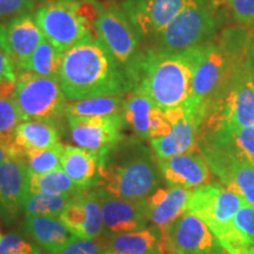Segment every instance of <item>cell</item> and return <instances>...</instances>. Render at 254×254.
<instances>
[{"mask_svg":"<svg viewBox=\"0 0 254 254\" xmlns=\"http://www.w3.org/2000/svg\"><path fill=\"white\" fill-rule=\"evenodd\" d=\"M0 254H41V251L20 233L11 232L0 240Z\"/></svg>","mask_w":254,"mask_h":254,"instance_id":"836d02e7","label":"cell"},{"mask_svg":"<svg viewBox=\"0 0 254 254\" xmlns=\"http://www.w3.org/2000/svg\"><path fill=\"white\" fill-rule=\"evenodd\" d=\"M1 238H2V237H1V234H0V240H1Z\"/></svg>","mask_w":254,"mask_h":254,"instance_id":"7bdbcfd3","label":"cell"},{"mask_svg":"<svg viewBox=\"0 0 254 254\" xmlns=\"http://www.w3.org/2000/svg\"><path fill=\"white\" fill-rule=\"evenodd\" d=\"M104 239L110 254H165L161 231L157 226L104 237Z\"/></svg>","mask_w":254,"mask_h":254,"instance_id":"d4e9b609","label":"cell"},{"mask_svg":"<svg viewBox=\"0 0 254 254\" xmlns=\"http://www.w3.org/2000/svg\"><path fill=\"white\" fill-rule=\"evenodd\" d=\"M199 141L211 142L254 166V126L241 128H200Z\"/></svg>","mask_w":254,"mask_h":254,"instance_id":"cb8c5ba5","label":"cell"},{"mask_svg":"<svg viewBox=\"0 0 254 254\" xmlns=\"http://www.w3.org/2000/svg\"><path fill=\"white\" fill-rule=\"evenodd\" d=\"M212 4L213 5H222V4H228L230 2V0H211Z\"/></svg>","mask_w":254,"mask_h":254,"instance_id":"60d3db41","label":"cell"},{"mask_svg":"<svg viewBox=\"0 0 254 254\" xmlns=\"http://www.w3.org/2000/svg\"><path fill=\"white\" fill-rule=\"evenodd\" d=\"M40 0H0V20L32 13Z\"/></svg>","mask_w":254,"mask_h":254,"instance_id":"d590c367","label":"cell"},{"mask_svg":"<svg viewBox=\"0 0 254 254\" xmlns=\"http://www.w3.org/2000/svg\"><path fill=\"white\" fill-rule=\"evenodd\" d=\"M190 190L172 187L158 189L146 198L147 217L153 226L163 230L187 212Z\"/></svg>","mask_w":254,"mask_h":254,"instance_id":"44dd1931","label":"cell"},{"mask_svg":"<svg viewBox=\"0 0 254 254\" xmlns=\"http://www.w3.org/2000/svg\"><path fill=\"white\" fill-rule=\"evenodd\" d=\"M215 17L207 0H190L185 8L157 34V49L185 51L211 44L215 34Z\"/></svg>","mask_w":254,"mask_h":254,"instance_id":"52a82bcc","label":"cell"},{"mask_svg":"<svg viewBox=\"0 0 254 254\" xmlns=\"http://www.w3.org/2000/svg\"><path fill=\"white\" fill-rule=\"evenodd\" d=\"M105 254H110V253H107V251H106V253H105Z\"/></svg>","mask_w":254,"mask_h":254,"instance_id":"ee69618b","label":"cell"},{"mask_svg":"<svg viewBox=\"0 0 254 254\" xmlns=\"http://www.w3.org/2000/svg\"><path fill=\"white\" fill-rule=\"evenodd\" d=\"M97 190L103 215V237H112L147 227L150 220L145 199L127 200L110 194L100 187H97Z\"/></svg>","mask_w":254,"mask_h":254,"instance_id":"5bb4252c","label":"cell"},{"mask_svg":"<svg viewBox=\"0 0 254 254\" xmlns=\"http://www.w3.org/2000/svg\"><path fill=\"white\" fill-rule=\"evenodd\" d=\"M30 192L52 195H74L80 190L62 167L43 174L30 173Z\"/></svg>","mask_w":254,"mask_h":254,"instance_id":"f1b7e54d","label":"cell"},{"mask_svg":"<svg viewBox=\"0 0 254 254\" xmlns=\"http://www.w3.org/2000/svg\"><path fill=\"white\" fill-rule=\"evenodd\" d=\"M25 228L38 245L51 254L60 252L77 239L59 217L26 215Z\"/></svg>","mask_w":254,"mask_h":254,"instance_id":"603a6c76","label":"cell"},{"mask_svg":"<svg viewBox=\"0 0 254 254\" xmlns=\"http://www.w3.org/2000/svg\"><path fill=\"white\" fill-rule=\"evenodd\" d=\"M247 254H254V246L250 247L249 251H247Z\"/></svg>","mask_w":254,"mask_h":254,"instance_id":"b9f144b4","label":"cell"},{"mask_svg":"<svg viewBox=\"0 0 254 254\" xmlns=\"http://www.w3.org/2000/svg\"><path fill=\"white\" fill-rule=\"evenodd\" d=\"M73 195H52L44 193H28L24 204L25 215H51L59 217Z\"/></svg>","mask_w":254,"mask_h":254,"instance_id":"4dcf8cb0","label":"cell"},{"mask_svg":"<svg viewBox=\"0 0 254 254\" xmlns=\"http://www.w3.org/2000/svg\"><path fill=\"white\" fill-rule=\"evenodd\" d=\"M219 243L228 254H247L250 247L254 246V206L244 202Z\"/></svg>","mask_w":254,"mask_h":254,"instance_id":"4316f807","label":"cell"},{"mask_svg":"<svg viewBox=\"0 0 254 254\" xmlns=\"http://www.w3.org/2000/svg\"><path fill=\"white\" fill-rule=\"evenodd\" d=\"M158 160L138 140H122L100 157L98 186L127 200H142L160 185Z\"/></svg>","mask_w":254,"mask_h":254,"instance_id":"3957f363","label":"cell"},{"mask_svg":"<svg viewBox=\"0 0 254 254\" xmlns=\"http://www.w3.org/2000/svg\"><path fill=\"white\" fill-rule=\"evenodd\" d=\"M171 131L168 134L151 139V147L157 159H168L199 150L201 123L186 105L165 111Z\"/></svg>","mask_w":254,"mask_h":254,"instance_id":"4fadbf2b","label":"cell"},{"mask_svg":"<svg viewBox=\"0 0 254 254\" xmlns=\"http://www.w3.org/2000/svg\"><path fill=\"white\" fill-rule=\"evenodd\" d=\"M244 202L236 190L220 182H211L190 190L187 212L201 219L219 240L230 230Z\"/></svg>","mask_w":254,"mask_h":254,"instance_id":"ba28073f","label":"cell"},{"mask_svg":"<svg viewBox=\"0 0 254 254\" xmlns=\"http://www.w3.org/2000/svg\"><path fill=\"white\" fill-rule=\"evenodd\" d=\"M124 118L140 139L151 140L166 135L171 131V123L165 111L139 92H128L126 94Z\"/></svg>","mask_w":254,"mask_h":254,"instance_id":"d6986e66","label":"cell"},{"mask_svg":"<svg viewBox=\"0 0 254 254\" xmlns=\"http://www.w3.org/2000/svg\"><path fill=\"white\" fill-rule=\"evenodd\" d=\"M246 67H247V71H249V73L251 74V77L254 79V39L252 41V44H251L249 56H247Z\"/></svg>","mask_w":254,"mask_h":254,"instance_id":"ab89813d","label":"cell"},{"mask_svg":"<svg viewBox=\"0 0 254 254\" xmlns=\"http://www.w3.org/2000/svg\"><path fill=\"white\" fill-rule=\"evenodd\" d=\"M58 78L68 100L131 92L123 69L98 37L87 38L64 53Z\"/></svg>","mask_w":254,"mask_h":254,"instance_id":"7a4b0ae2","label":"cell"},{"mask_svg":"<svg viewBox=\"0 0 254 254\" xmlns=\"http://www.w3.org/2000/svg\"><path fill=\"white\" fill-rule=\"evenodd\" d=\"M249 126H254V79L246 67L236 75L200 128H241Z\"/></svg>","mask_w":254,"mask_h":254,"instance_id":"9c48e42d","label":"cell"},{"mask_svg":"<svg viewBox=\"0 0 254 254\" xmlns=\"http://www.w3.org/2000/svg\"><path fill=\"white\" fill-rule=\"evenodd\" d=\"M59 219L77 238L98 239L103 237V215L97 187L73 195Z\"/></svg>","mask_w":254,"mask_h":254,"instance_id":"9a60e30c","label":"cell"},{"mask_svg":"<svg viewBox=\"0 0 254 254\" xmlns=\"http://www.w3.org/2000/svg\"><path fill=\"white\" fill-rule=\"evenodd\" d=\"M30 193V168L25 157H9L0 165V211L7 221L18 218Z\"/></svg>","mask_w":254,"mask_h":254,"instance_id":"ac0fdd59","label":"cell"},{"mask_svg":"<svg viewBox=\"0 0 254 254\" xmlns=\"http://www.w3.org/2000/svg\"><path fill=\"white\" fill-rule=\"evenodd\" d=\"M100 157L95 152L65 145L60 165L80 190L94 189L99 182Z\"/></svg>","mask_w":254,"mask_h":254,"instance_id":"7402d4cb","label":"cell"},{"mask_svg":"<svg viewBox=\"0 0 254 254\" xmlns=\"http://www.w3.org/2000/svg\"><path fill=\"white\" fill-rule=\"evenodd\" d=\"M59 131L55 123L31 119L19 124L13 134V146L25 157L27 153L58 144Z\"/></svg>","mask_w":254,"mask_h":254,"instance_id":"484cf974","label":"cell"},{"mask_svg":"<svg viewBox=\"0 0 254 254\" xmlns=\"http://www.w3.org/2000/svg\"><path fill=\"white\" fill-rule=\"evenodd\" d=\"M23 122L12 98L0 95V141L13 145V134Z\"/></svg>","mask_w":254,"mask_h":254,"instance_id":"d6a6232c","label":"cell"},{"mask_svg":"<svg viewBox=\"0 0 254 254\" xmlns=\"http://www.w3.org/2000/svg\"><path fill=\"white\" fill-rule=\"evenodd\" d=\"M95 31L98 39L106 47L127 78V73L140 52L139 31L129 21L123 8L114 6L99 7Z\"/></svg>","mask_w":254,"mask_h":254,"instance_id":"30bf717a","label":"cell"},{"mask_svg":"<svg viewBox=\"0 0 254 254\" xmlns=\"http://www.w3.org/2000/svg\"><path fill=\"white\" fill-rule=\"evenodd\" d=\"M14 64L8 58L0 45V86L5 82H13L17 79V71Z\"/></svg>","mask_w":254,"mask_h":254,"instance_id":"74e56055","label":"cell"},{"mask_svg":"<svg viewBox=\"0 0 254 254\" xmlns=\"http://www.w3.org/2000/svg\"><path fill=\"white\" fill-rule=\"evenodd\" d=\"M160 231L165 254H228L207 225L189 212Z\"/></svg>","mask_w":254,"mask_h":254,"instance_id":"8fae6325","label":"cell"},{"mask_svg":"<svg viewBox=\"0 0 254 254\" xmlns=\"http://www.w3.org/2000/svg\"><path fill=\"white\" fill-rule=\"evenodd\" d=\"M63 57V52H60L50 41L44 39L33 55L19 68V71L23 69L45 77H58Z\"/></svg>","mask_w":254,"mask_h":254,"instance_id":"f546056e","label":"cell"},{"mask_svg":"<svg viewBox=\"0 0 254 254\" xmlns=\"http://www.w3.org/2000/svg\"><path fill=\"white\" fill-rule=\"evenodd\" d=\"M99 7L93 0H49L38 7L34 19L45 39L65 53L80 41L98 37Z\"/></svg>","mask_w":254,"mask_h":254,"instance_id":"277c9868","label":"cell"},{"mask_svg":"<svg viewBox=\"0 0 254 254\" xmlns=\"http://www.w3.org/2000/svg\"><path fill=\"white\" fill-rule=\"evenodd\" d=\"M12 99L23 122L38 119L56 124L66 117L68 101L58 77H45L20 69L17 72Z\"/></svg>","mask_w":254,"mask_h":254,"instance_id":"8992f818","label":"cell"},{"mask_svg":"<svg viewBox=\"0 0 254 254\" xmlns=\"http://www.w3.org/2000/svg\"><path fill=\"white\" fill-rule=\"evenodd\" d=\"M232 17L238 23L246 25H254V0H230Z\"/></svg>","mask_w":254,"mask_h":254,"instance_id":"8d00e7d4","label":"cell"},{"mask_svg":"<svg viewBox=\"0 0 254 254\" xmlns=\"http://www.w3.org/2000/svg\"><path fill=\"white\" fill-rule=\"evenodd\" d=\"M158 166L165 182L172 187L190 190L211 183L212 179L211 168L199 150L158 159Z\"/></svg>","mask_w":254,"mask_h":254,"instance_id":"ffe728a7","label":"cell"},{"mask_svg":"<svg viewBox=\"0 0 254 254\" xmlns=\"http://www.w3.org/2000/svg\"><path fill=\"white\" fill-rule=\"evenodd\" d=\"M106 246H105L104 237L98 239H81L77 238L73 243L66 246L65 249L55 254H105ZM51 254V253H49Z\"/></svg>","mask_w":254,"mask_h":254,"instance_id":"e575fe53","label":"cell"},{"mask_svg":"<svg viewBox=\"0 0 254 254\" xmlns=\"http://www.w3.org/2000/svg\"><path fill=\"white\" fill-rule=\"evenodd\" d=\"M45 39L33 13L19 15L0 24V45L18 69Z\"/></svg>","mask_w":254,"mask_h":254,"instance_id":"2e32d148","label":"cell"},{"mask_svg":"<svg viewBox=\"0 0 254 254\" xmlns=\"http://www.w3.org/2000/svg\"><path fill=\"white\" fill-rule=\"evenodd\" d=\"M202 47L178 52L157 47L140 51L127 73L131 92L145 94L164 111L185 105Z\"/></svg>","mask_w":254,"mask_h":254,"instance_id":"6da1fadb","label":"cell"},{"mask_svg":"<svg viewBox=\"0 0 254 254\" xmlns=\"http://www.w3.org/2000/svg\"><path fill=\"white\" fill-rule=\"evenodd\" d=\"M72 140L78 147L95 152L99 157L116 147L125 139L124 114L103 117L66 116Z\"/></svg>","mask_w":254,"mask_h":254,"instance_id":"7c38bea8","label":"cell"},{"mask_svg":"<svg viewBox=\"0 0 254 254\" xmlns=\"http://www.w3.org/2000/svg\"><path fill=\"white\" fill-rule=\"evenodd\" d=\"M190 1V0H126L123 4V11L139 33L155 37Z\"/></svg>","mask_w":254,"mask_h":254,"instance_id":"e0dca14e","label":"cell"},{"mask_svg":"<svg viewBox=\"0 0 254 254\" xmlns=\"http://www.w3.org/2000/svg\"><path fill=\"white\" fill-rule=\"evenodd\" d=\"M126 94L104 95V97L87 98V99L81 100H71L66 106V116L103 117L124 114Z\"/></svg>","mask_w":254,"mask_h":254,"instance_id":"83f0119b","label":"cell"},{"mask_svg":"<svg viewBox=\"0 0 254 254\" xmlns=\"http://www.w3.org/2000/svg\"><path fill=\"white\" fill-rule=\"evenodd\" d=\"M246 63L234 58L218 43L202 47L190 99L185 104L198 117L200 123H204L238 73L246 68Z\"/></svg>","mask_w":254,"mask_h":254,"instance_id":"5b68a950","label":"cell"},{"mask_svg":"<svg viewBox=\"0 0 254 254\" xmlns=\"http://www.w3.org/2000/svg\"><path fill=\"white\" fill-rule=\"evenodd\" d=\"M64 146L65 145H63L62 142H58L45 150L30 152L25 155L30 173L43 174L62 167L60 160H62Z\"/></svg>","mask_w":254,"mask_h":254,"instance_id":"1f68e13d","label":"cell"},{"mask_svg":"<svg viewBox=\"0 0 254 254\" xmlns=\"http://www.w3.org/2000/svg\"><path fill=\"white\" fill-rule=\"evenodd\" d=\"M9 157H23V155L19 154V152L15 150L13 145H7L0 141V165Z\"/></svg>","mask_w":254,"mask_h":254,"instance_id":"f35d334b","label":"cell"}]
</instances>
